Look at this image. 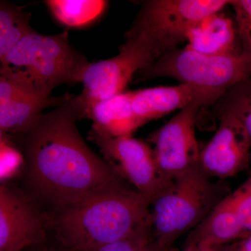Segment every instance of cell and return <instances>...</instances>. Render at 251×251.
Instances as JSON below:
<instances>
[{"label":"cell","instance_id":"4","mask_svg":"<svg viewBox=\"0 0 251 251\" xmlns=\"http://www.w3.org/2000/svg\"><path fill=\"white\" fill-rule=\"evenodd\" d=\"M226 184L211 180L198 163L173 180L150 204L153 241L171 251L181 235L192 230L229 195Z\"/></svg>","mask_w":251,"mask_h":251},{"label":"cell","instance_id":"13","mask_svg":"<svg viewBox=\"0 0 251 251\" xmlns=\"http://www.w3.org/2000/svg\"><path fill=\"white\" fill-rule=\"evenodd\" d=\"M69 97L42 99L12 82L0 88V133L13 136L25 133L46 108L57 107Z\"/></svg>","mask_w":251,"mask_h":251},{"label":"cell","instance_id":"17","mask_svg":"<svg viewBox=\"0 0 251 251\" xmlns=\"http://www.w3.org/2000/svg\"><path fill=\"white\" fill-rule=\"evenodd\" d=\"M216 118L229 115L237 119L251 143V77L239 81L225 91L211 105Z\"/></svg>","mask_w":251,"mask_h":251},{"label":"cell","instance_id":"2","mask_svg":"<svg viewBox=\"0 0 251 251\" xmlns=\"http://www.w3.org/2000/svg\"><path fill=\"white\" fill-rule=\"evenodd\" d=\"M151 201L129 183L60 209L54 227L75 251H94L131 233L150 219Z\"/></svg>","mask_w":251,"mask_h":251},{"label":"cell","instance_id":"20","mask_svg":"<svg viewBox=\"0 0 251 251\" xmlns=\"http://www.w3.org/2000/svg\"><path fill=\"white\" fill-rule=\"evenodd\" d=\"M152 241V229L150 219L126 237L94 251H145Z\"/></svg>","mask_w":251,"mask_h":251},{"label":"cell","instance_id":"16","mask_svg":"<svg viewBox=\"0 0 251 251\" xmlns=\"http://www.w3.org/2000/svg\"><path fill=\"white\" fill-rule=\"evenodd\" d=\"M133 92H125L97 102L85 108L84 118L93 122L92 126L113 137L132 135L143 126L132 108Z\"/></svg>","mask_w":251,"mask_h":251},{"label":"cell","instance_id":"24","mask_svg":"<svg viewBox=\"0 0 251 251\" xmlns=\"http://www.w3.org/2000/svg\"><path fill=\"white\" fill-rule=\"evenodd\" d=\"M220 247L203 245L188 246L183 248L182 251H219Z\"/></svg>","mask_w":251,"mask_h":251},{"label":"cell","instance_id":"10","mask_svg":"<svg viewBox=\"0 0 251 251\" xmlns=\"http://www.w3.org/2000/svg\"><path fill=\"white\" fill-rule=\"evenodd\" d=\"M217 119L219 128L201 150L200 164L211 178L224 179L248 169L251 161V143L237 119L229 115Z\"/></svg>","mask_w":251,"mask_h":251},{"label":"cell","instance_id":"19","mask_svg":"<svg viewBox=\"0 0 251 251\" xmlns=\"http://www.w3.org/2000/svg\"><path fill=\"white\" fill-rule=\"evenodd\" d=\"M46 3L54 18L69 27L88 25L103 14L107 5L105 1L88 0H49Z\"/></svg>","mask_w":251,"mask_h":251},{"label":"cell","instance_id":"1","mask_svg":"<svg viewBox=\"0 0 251 251\" xmlns=\"http://www.w3.org/2000/svg\"><path fill=\"white\" fill-rule=\"evenodd\" d=\"M85 110L80 94L69 95L25 133L3 135L16 140L22 150L32 192L59 209L128 183L82 138L76 123Z\"/></svg>","mask_w":251,"mask_h":251},{"label":"cell","instance_id":"15","mask_svg":"<svg viewBox=\"0 0 251 251\" xmlns=\"http://www.w3.org/2000/svg\"><path fill=\"white\" fill-rule=\"evenodd\" d=\"M233 22L222 13L209 15L193 25L186 35V49L209 56L237 53Z\"/></svg>","mask_w":251,"mask_h":251},{"label":"cell","instance_id":"23","mask_svg":"<svg viewBox=\"0 0 251 251\" xmlns=\"http://www.w3.org/2000/svg\"><path fill=\"white\" fill-rule=\"evenodd\" d=\"M221 251H251V233L229 245L223 246Z\"/></svg>","mask_w":251,"mask_h":251},{"label":"cell","instance_id":"8","mask_svg":"<svg viewBox=\"0 0 251 251\" xmlns=\"http://www.w3.org/2000/svg\"><path fill=\"white\" fill-rule=\"evenodd\" d=\"M120 52L112 58L90 63L86 69L80 96L86 108L123 93L135 73L156 60L151 48L138 36L125 35Z\"/></svg>","mask_w":251,"mask_h":251},{"label":"cell","instance_id":"25","mask_svg":"<svg viewBox=\"0 0 251 251\" xmlns=\"http://www.w3.org/2000/svg\"><path fill=\"white\" fill-rule=\"evenodd\" d=\"M145 251H168L164 250V249H162L161 248L158 247V246H157L156 244H155L154 242H153V241H152V242H151V244H150V245L149 246V247L148 248V249H147V250Z\"/></svg>","mask_w":251,"mask_h":251},{"label":"cell","instance_id":"7","mask_svg":"<svg viewBox=\"0 0 251 251\" xmlns=\"http://www.w3.org/2000/svg\"><path fill=\"white\" fill-rule=\"evenodd\" d=\"M88 138L115 171L151 202L173 181L161 177L153 149L145 142L132 135L111 136L93 126Z\"/></svg>","mask_w":251,"mask_h":251},{"label":"cell","instance_id":"3","mask_svg":"<svg viewBox=\"0 0 251 251\" xmlns=\"http://www.w3.org/2000/svg\"><path fill=\"white\" fill-rule=\"evenodd\" d=\"M0 75L25 84L44 98L55 87L82 82L90 62L72 45L69 33L55 35L34 32L1 59Z\"/></svg>","mask_w":251,"mask_h":251},{"label":"cell","instance_id":"12","mask_svg":"<svg viewBox=\"0 0 251 251\" xmlns=\"http://www.w3.org/2000/svg\"><path fill=\"white\" fill-rule=\"evenodd\" d=\"M223 93L186 84L151 87L133 92L132 108L144 125L195 102H199L203 107H211Z\"/></svg>","mask_w":251,"mask_h":251},{"label":"cell","instance_id":"21","mask_svg":"<svg viewBox=\"0 0 251 251\" xmlns=\"http://www.w3.org/2000/svg\"><path fill=\"white\" fill-rule=\"evenodd\" d=\"M229 4L235 14L237 31L242 52L251 59V0H232Z\"/></svg>","mask_w":251,"mask_h":251},{"label":"cell","instance_id":"22","mask_svg":"<svg viewBox=\"0 0 251 251\" xmlns=\"http://www.w3.org/2000/svg\"><path fill=\"white\" fill-rule=\"evenodd\" d=\"M230 196L244 230L251 234V176Z\"/></svg>","mask_w":251,"mask_h":251},{"label":"cell","instance_id":"9","mask_svg":"<svg viewBox=\"0 0 251 251\" xmlns=\"http://www.w3.org/2000/svg\"><path fill=\"white\" fill-rule=\"evenodd\" d=\"M202 107L199 102L190 104L150 135L157 169L165 181H173L199 163L201 150L195 126Z\"/></svg>","mask_w":251,"mask_h":251},{"label":"cell","instance_id":"26","mask_svg":"<svg viewBox=\"0 0 251 251\" xmlns=\"http://www.w3.org/2000/svg\"><path fill=\"white\" fill-rule=\"evenodd\" d=\"M221 247H220L219 251H221Z\"/></svg>","mask_w":251,"mask_h":251},{"label":"cell","instance_id":"11","mask_svg":"<svg viewBox=\"0 0 251 251\" xmlns=\"http://www.w3.org/2000/svg\"><path fill=\"white\" fill-rule=\"evenodd\" d=\"M44 221L25 195L6 185L0 188V251H21L44 236Z\"/></svg>","mask_w":251,"mask_h":251},{"label":"cell","instance_id":"14","mask_svg":"<svg viewBox=\"0 0 251 251\" xmlns=\"http://www.w3.org/2000/svg\"><path fill=\"white\" fill-rule=\"evenodd\" d=\"M249 234L241 224L232 197L229 194L191 231L184 247L195 245L223 247L237 242Z\"/></svg>","mask_w":251,"mask_h":251},{"label":"cell","instance_id":"18","mask_svg":"<svg viewBox=\"0 0 251 251\" xmlns=\"http://www.w3.org/2000/svg\"><path fill=\"white\" fill-rule=\"evenodd\" d=\"M31 15L6 1L0 3V60L26 36L36 32L30 25Z\"/></svg>","mask_w":251,"mask_h":251},{"label":"cell","instance_id":"5","mask_svg":"<svg viewBox=\"0 0 251 251\" xmlns=\"http://www.w3.org/2000/svg\"><path fill=\"white\" fill-rule=\"evenodd\" d=\"M227 0H148L141 3L126 35L143 39L156 59L186 41L193 25L209 15L221 12Z\"/></svg>","mask_w":251,"mask_h":251},{"label":"cell","instance_id":"6","mask_svg":"<svg viewBox=\"0 0 251 251\" xmlns=\"http://www.w3.org/2000/svg\"><path fill=\"white\" fill-rule=\"evenodd\" d=\"M138 74L141 80L170 77L180 84L224 92L239 81L251 77V59L242 51L228 55L209 56L176 48Z\"/></svg>","mask_w":251,"mask_h":251}]
</instances>
